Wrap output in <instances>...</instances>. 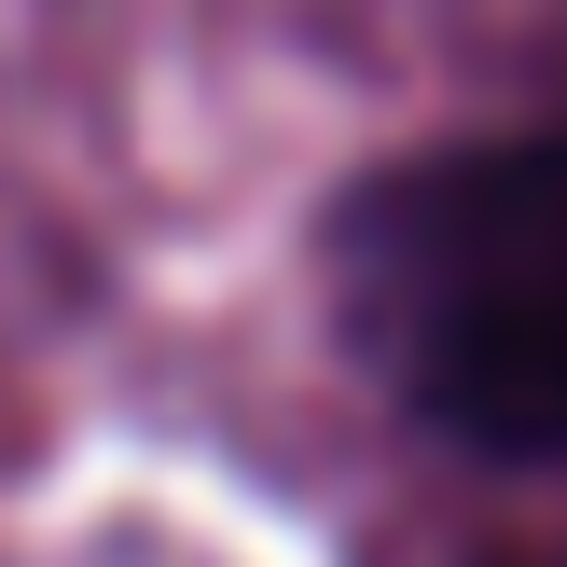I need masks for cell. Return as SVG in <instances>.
<instances>
[{"label": "cell", "mask_w": 567, "mask_h": 567, "mask_svg": "<svg viewBox=\"0 0 567 567\" xmlns=\"http://www.w3.org/2000/svg\"><path fill=\"white\" fill-rule=\"evenodd\" d=\"M374 347L485 457H567V125L485 138L374 208Z\"/></svg>", "instance_id": "cell-1"}]
</instances>
